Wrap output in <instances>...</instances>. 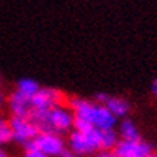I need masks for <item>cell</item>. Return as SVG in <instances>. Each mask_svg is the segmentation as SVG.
<instances>
[{
	"label": "cell",
	"instance_id": "1",
	"mask_svg": "<svg viewBox=\"0 0 157 157\" xmlns=\"http://www.w3.org/2000/svg\"><path fill=\"white\" fill-rule=\"evenodd\" d=\"M68 105L74 113L75 121H81L97 130H113L117 127L120 120L109 113V109L94 100H86L82 97L68 98Z\"/></svg>",
	"mask_w": 157,
	"mask_h": 157
},
{
	"label": "cell",
	"instance_id": "2",
	"mask_svg": "<svg viewBox=\"0 0 157 157\" xmlns=\"http://www.w3.org/2000/svg\"><path fill=\"white\" fill-rule=\"evenodd\" d=\"M30 118L38 125L39 131H48L59 136H67L71 133L75 123L74 113L68 104L58 105L43 113H35L30 115Z\"/></svg>",
	"mask_w": 157,
	"mask_h": 157
},
{
	"label": "cell",
	"instance_id": "3",
	"mask_svg": "<svg viewBox=\"0 0 157 157\" xmlns=\"http://www.w3.org/2000/svg\"><path fill=\"white\" fill-rule=\"evenodd\" d=\"M67 148L79 157L94 156L101 150V130H72L67 137Z\"/></svg>",
	"mask_w": 157,
	"mask_h": 157
},
{
	"label": "cell",
	"instance_id": "4",
	"mask_svg": "<svg viewBox=\"0 0 157 157\" xmlns=\"http://www.w3.org/2000/svg\"><path fill=\"white\" fill-rule=\"evenodd\" d=\"M12 141L26 147L39 134L38 125L30 117H10L9 118Z\"/></svg>",
	"mask_w": 157,
	"mask_h": 157
},
{
	"label": "cell",
	"instance_id": "5",
	"mask_svg": "<svg viewBox=\"0 0 157 157\" xmlns=\"http://www.w3.org/2000/svg\"><path fill=\"white\" fill-rule=\"evenodd\" d=\"M28 146L45 153L49 157H59L62 153L67 150V138L63 136H59V134H55V133L39 131V134L32 140V143H29Z\"/></svg>",
	"mask_w": 157,
	"mask_h": 157
},
{
	"label": "cell",
	"instance_id": "6",
	"mask_svg": "<svg viewBox=\"0 0 157 157\" xmlns=\"http://www.w3.org/2000/svg\"><path fill=\"white\" fill-rule=\"evenodd\" d=\"M68 97L53 86H40V90L32 97V114L43 113L48 109L58 107V105L67 104Z\"/></svg>",
	"mask_w": 157,
	"mask_h": 157
},
{
	"label": "cell",
	"instance_id": "7",
	"mask_svg": "<svg viewBox=\"0 0 157 157\" xmlns=\"http://www.w3.org/2000/svg\"><path fill=\"white\" fill-rule=\"evenodd\" d=\"M113 151L115 157H147L154 150L148 141L140 138V140H120Z\"/></svg>",
	"mask_w": 157,
	"mask_h": 157
},
{
	"label": "cell",
	"instance_id": "8",
	"mask_svg": "<svg viewBox=\"0 0 157 157\" xmlns=\"http://www.w3.org/2000/svg\"><path fill=\"white\" fill-rule=\"evenodd\" d=\"M6 108L9 109L10 117H30L32 115V98L25 97L14 90L6 97Z\"/></svg>",
	"mask_w": 157,
	"mask_h": 157
},
{
	"label": "cell",
	"instance_id": "9",
	"mask_svg": "<svg viewBox=\"0 0 157 157\" xmlns=\"http://www.w3.org/2000/svg\"><path fill=\"white\" fill-rule=\"evenodd\" d=\"M104 105L109 109V113L118 120L127 118L130 115V113H131V104H130V101L125 100L124 97L109 95Z\"/></svg>",
	"mask_w": 157,
	"mask_h": 157
},
{
	"label": "cell",
	"instance_id": "10",
	"mask_svg": "<svg viewBox=\"0 0 157 157\" xmlns=\"http://www.w3.org/2000/svg\"><path fill=\"white\" fill-rule=\"evenodd\" d=\"M115 130L120 136V140H140L141 138L140 128L130 117L120 120Z\"/></svg>",
	"mask_w": 157,
	"mask_h": 157
},
{
	"label": "cell",
	"instance_id": "11",
	"mask_svg": "<svg viewBox=\"0 0 157 157\" xmlns=\"http://www.w3.org/2000/svg\"><path fill=\"white\" fill-rule=\"evenodd\" d=\"M39 90H40V85L33 78H22L16 84V91L23 94L25 97H29V98H32Z\"/></svg>",
	"mask_w": 157,
	"mask_h": 157
},
{
	"label": "cell",
	"instance_id": "12",
	"mask_svg": "<svg viewBox=\"0 0 157 157\" xmlns=\"http://www.w3.org/2000/svg\"><path fill=\"white\" fill-rule=\"evenodd\" d=\"M120 136L117 130H101V150H114L118 144Z\"/></svg>",
	"mask_w": 157,
	"mask_h": 157
},
{
	"label": "cell",
	"instance_id": "13",
	"mask_svg": "<svg viewBox=\"0 0 157 157\" xmlns=\"http://www.w3.org/2000/svg\"><path fill=\"white\" fill-rule=\"evenodd\" d=\"M12 141V133H10L9 120L0 115V146H6Z\"/></svg>",
	"mask_w": 157,
	"mask_h": 157
},
{
	"label": "cell",
	"instance_id": "14",
	"mask_svg": "<svg viewBox=\"0 0 157 157\" xmlns=\"http://www.w3.org/2000/svg\"><path fill=\"white\" fill-rule=\"evenodd\" d=\"M22 157H49L46 156L45 153L39 151V150H36V148L33 147H23V156Z\"/></svg>",
	"mask_w": 157,
	"mask_h": 157
},
{
	"label": "cell",
	"instance_id": "15",
	"mask_svg": "<svg viewBox=\"0 0 157 157\" xmlns=\"http://www.w3.org/2000/svg\"><path fill=\"white\" fill-rule=\"evenodd\" d=\"M92 157H115V154L113 150H100V151H97Z\"/></svg>",
	"mask_w": 157,
	"mask_h": 157
},
{
	"label": "cell",
	"instance_id": "16",
	"mask_svg": "<svg viewBox=\"0 0 157 157\" xmlns=\"http://www.w3.org/2000/svg\"><path fill=\"white\" fill-rule=\"evenodd\" d=\"M6 107V95L2 92V90H0V111Z\"/></svg>",
	"mask_w": 157,
	"mask_h": 157
},
{
	"label": "cell",
	"instance_id": "17",
	"mask_svg": "<svg viewBox=\"0 0 157 157\" xmlns=\"http://www.w3.org/2000/svg\"><path fill=\"white\" fill-rule=\"evenodd\" d=\"M0 157H12V154L6 150L5 146H0Z\"/></svg>",
	"mask_w": 157,
	"mask_h": 157
},
{
	"label": "cell",
	"instance_id": "18",
	"mask_svg": "<svg viewBox=\"0 0 157 157\" xmlns=\"http://www.w3.org/2000/svg\"><path fill=\"white\" fill-rule=\"evenodd\" d=\"M59 157H79V156H76V154H74V153L69 151V150L67 148V150H65V151L62 153V154H61Z\"/></svg>",
	"mask_w": 157,
	"mask_h": 157
},
{
	"label": "cell",
	"instance_id": "19",
	"mask_svg": "<svg viewBox=\"0 0 157 157\" xmlns=\"http://www.w3.org/2000/svg\"><path fill=\"white\" fill-rule=\"evenodd\" d=\"M151 91H153V94L157 97V78L154 79V82H153V85H151Z\"/></svg>",
	"mask_w": 157,
	"mask_h": 157
},
{
	"label": "cell",
	"instance_id": "20",
	"mask_svg": "<svg viewBox=\"0 0 157 157\" xmlns=\"http://www.w3.org/2000/svg\"><path fill=\"white\" fill-rule=\"evenodd\" d=\"M147 157H157V153H156V151H153L151 154H150V156H147Z\"/></svg>",
	"mask_w": 157,
	"mask_h": 157
},
{
	"label": "cell",
	"instance_id": "21",
	"mask_svg": "<svg viewBox=\"0 0 157 157\" xmlns=\"http://www.w3.org/2000/svg\"><path fill=\"white\" fill-rule=\"evenodd\" d=\"M2 84H3V79H2V75H0V90H2Z\"/></svg>",
	"mask_w": 157,
	"mask_h": 157
}]
</instances>
